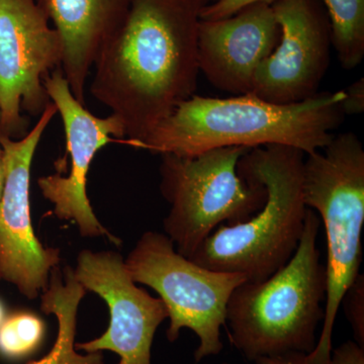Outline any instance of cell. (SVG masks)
Listing matches in <instances>:
<instances>
[{
  "mask_svg": "<svg viewBox=\"0 0 364 364\" xmlns=\"http://www.w3.org/2000/svg\"><path fill=\"white\" fill-rule=\"evenodd\" d=\"M203 0H131L102 43L90 86L93 97L123 124L136 147L184 100L200 74L198 33Z\"/></svg>",
  "mask_w": 364,
  "mask_h": 364,
  "instance_id": "cell-1",
  "label": "cell"
},
{
  "mask_svg": "<svg viewBox=\"0 0 364 364\" xmlns=\"http://www.w3.org/2000/svg\"><path fill=\"white\" fill-rule=\"evenodd\" d=\"M344 90L277 105L248 93L227 98L193 95L136 148L155 154L191 157L224 147L289 146L312 154L331 142L343 122Z\"/></svg>",
  "mask_w": 364,
  "mask_h": 364,
  "instance_id": "cell-2",
  "label": "cell"
},
{
  "mask_svg": "<svg viewBox=\"0 0 364 364\" xmlns=\"http://www.w3.org/2000/svg\"><path fill=\"white\" fill-rule=\"evenodd\" d=\"M305 157L289 146L249 150L238 163V172L263 186L264 205L246 221L218 227L189 260L208 269L239 273L247 282H263L282 269L296 252L305 228Z\"/></svg>",
  "mask_w": 364,
  "mask_h": 364,
  "instance_id": "cell-3",
  "label": "cell"
},
{
  "mask_svg": "<svg viewBox=\"0 0 364 364\" xmlns=\"http://www.w3.org/2000/svg\"><path fill=\"white\" fill-rule=\"evenodd\" d=\"M321 224L315 210L308 208L291 260L263 282H244L230 296V336L248 360L315 349L327 291L326 267L317 248Z\"/></svg>",
  "mask_w": 364,
  "mask_h": 364,
  "instance_id": "cell-4",
  "label": "cell"
},
{
  "mask_svg": "<svg viewBox=\"0 0 364 364\" xmlns=\"http://www.w3.org/2000/svg\"><path fill=\"white\" fill-rule=\"evenodd\" d=\"M303 188L306 208L317 210L324 225L328 253L324 320L308 359L329 364L337 314L363 261L364 149L358 136L339 134L324 149L306 155Z\"/></svg>",
  "mask_w": 364,
  "mask_h": 364,
  "instance_id": "cell-5",
  "label": "cell"
},
{
  "mask_svg": "<svg viewBox=\"0 0 364 364\" xmlns=\"http://www.w3.org/2000/svg\"><path fill=\"white\" fill-rule=\"evenodd\" d=\"M245 147H224L196 156L163 154L160 191L170 205L165 235L191 259L203 241L224 223L246 221L263 207L267 191L239 174Z\"/></svg>",
  "mask_w": 364,
  "mask_h": 364,
  "instance_id": "cell-6",
  "label": "cell"
},
{
  "mask_svg": "<svg viewBox=\"0 0 364 364\" xmlns=\"http://www.w3.org/2000/svg\"><path fill=\"white\" fill-rule=\"evenodd\" d=\"M136 284L150 287L168 310L167 339H178L188 328L200 340L196 363L221 353V328L234 289L247 282L239 273L217 272L183 257L166 235L146 232L124 260Z\"/></svg>",
  "mask_w": 364,
  "mask_h": 364,
  "instance_id": "cell-7",
  "label": "cell"
},
{
  "mask_svg": "<svg viewBox=\"0 0 364 364\" xmlns=\"http://www.w3.org/2000/svg\"><path fill=\"white\" fill-rule=\"evenodd\" d=\"M63 44L38 0H0V136L23 138L51 104L45 78L61 68Z\"/></svg>",
  "mask_w": 364,
  "mask_h": 364,
  "instance_id": "cell-8",
  "label": "cell"
},
{
  "mask_svg": "<svg viewBox=\"0 0 364 364\" xmlns=\"http://www.w3.org/2000/svg\"><path fill=\"white\" fill-rule=\"evenodd\" d=\"M57 114L50 104L23 138L0 136L6 181L0 200V279L14 284L26 298L45 291L51 270L60 262V250L38 240L31 220V167L43 134Z\"/></svg>",
  "mask_w": 364,
  "mask_h": 364,
  "instance_id": "cell-9",
  "label": "cell"
},
{
  "mask_svg": "<svg viewBox=\"0 0 364 364\" xmlns=\"http://www.w3.org/2000/svg\"><path fill=\"white\" fill-rule=\"evenodd\" d=\"M272 9L279 41L256 70L250 93L272 104L303 102L320 92L329 68V20L320 0H282Z\"/></svg>",
  "mask_w": 364,
  "mask_h": 364,
  "instance_id": "cell-10",
  "label": "cell"
},
{
  "mask_svg": "<svg viewBox=\"0 0 364 364\" xmlns=\"http://www.w3.org/2000/svg\"><path fill=\"white\" fill-rule=\"evenodd\" d=\"M73 272L86 291L105 299L111 313L107 331L75 348L86 353L114 352L119 364H151L155 333L169 316L164 301L136 287L121 254L114 251H81Z\"/></svg>",
  "mask_w": 364,
  "mask_h": 364,
  "instance_id": "cell-11",
  "label": "cell"
},
{
  "mask_svg": "<svg viewBox=\"0 0 364 364\" xmlns=\"http://www.w3.org/2000/svg\"><path fill=\"white\" fill-rule=\"evenodd\" d=\"M44 85L63 122L70 169L65 177L58 173L41 177L38 186L42 195L54 205V215L60 220L75 223L83 237H107L119 245V239L100 224L93 212L86 182L98 151L114 142L112 136L124 138L123 124L114 114L98 117L88 112L74 97L61 68L51 72L45 78Z\"/></svg>",
  "mask_w": 364,
  "mask_h": 364,
  "instance_id": "cell-12",
  "label": "cell"
},
{
  "mask_svg": "<svg viewBox=\"0 0 364 364\" xmlns=\"http://www.w3.org/2000/svg\"><path fill=\"white\" fill-rule=\"evenodd\" d=\"M279 37V23L270 4H251L221 20H200V72L219 90L248 95L256 70L272 54Z\"/></svg>",
  "mask_w": 364,
  "mask_h": 364,
  "instance_id": "cell-13",
  "label": "cell"
},
{
  "mask_svg": "<svg viewBox=\"0 0 364 364\" xmlns=\"http://www.w3.org/2000/svg\"><path fill=\"white\" fill-rule=\"evenodd\" d=\"M63 44L61 69L71 92L85 105V85L102 47L131 0H38Z\"/></svg>",
  "mask_w": 364,
  "mask_h": 364,
  "instance_id": "cell-14",
  "label": "cell"
},
{
  "mask_svg": "<svg viewBox=\"0 0 364 364\" xmlns=\"http://www.w3.org/2000/svg\"><path fill=\"white\" fill-rule=\"evenodd\" d=\"M86 289L74 277L70 267L61 272L58 265L51 270L49 284L42 296L41 308L58 321V334L51 351L28 364H105L102 352L78 353L75 348L76 326L79 304Z\"/></svg>",
  "mask_w": 364,
  "mask_h": 364,
  "instance_id": "cell-15",
  "label": "cell"
},
{
  "mask_svg": "<svg viewBox=\"0 0 364 364\" xmlns=\"http://www.w3.org/2000/svg\"><path fill=\"white\" fill-rule=\"evenodd\" d=\"M327 11L333 48L341 66L355 68L364 57V0H321Z\"/></svg>",
  "mask_w": 364,
  "mask_h": 364,
  "instance_id": "cell-16",
  "label": "cell"
},
{
  "mask_svg": "<svg viewBox=\"0 0 364 364\" xmlns=\"http://www.w3.org/2000/svg\"><path fill=\"white\" fill-rule=\"evenodd\" d=\"M44 323L37 316L18 313L0 325V354L21 358L32 353L44 337Z\"/></svg>",
  "mask_w": 364,
  "mask_h": 364,
  "instance_id": "cell-17",
  "label": "cell"
},
{
  "mask_svg": "<svg viewBox=\"0 0 364 364\" xmlns=\"http://www.w3.org/2000/svg\"><path fill=\"white\" fill-rule=\"evenodd\" d=\"M353 331L354 338L364 347V275L356 277L341 301Z\"/></svg>",
  "mask_w": 364,
  "mask_h": 364,
  "instance_id": "cell-18",
  "label": "cell"
},
{
  "mask_svg": "<svg viewBox=\"0 0 364 364\" xmlns=\"http://www.w3.org/2000/svg\"><path fill=\"white\" fill-rule=\"evenodd\" d=\"M282 0H218L213 4L203 6L200 11V20L215 21L231 16L238 13L244 7L254 4H267L272 6L275 2Z\"/></svg>",
  "mask_w": 364,
  "mask_h": 364,
  "instance_id": "cell-19",
  "label": "cell"
},
{
  "mask_svg": "<svg viewBox=\"0 0 364 364\" xmlns=\"http://www.w3.org/2000/svg\"><path fill=\"white\" fill-rule=\"evenodd\" d=\"M342 112L346 116H356L364 112V79H358L344 90Z\"/></svg>",
  "mask_w": 364,
  "mask_h": 364,
  "instance_id": "cell-20",
  "label": "cell"
},
{
  "mask_svg": "<svg viewBox=\"0 0 364 364\" xmlns=\"http://www.w3.org/2000/svg\"><path fill=\"white\" fill-rule=\"evenodd\" d=\"M329 364H364V347L349 340L332 349Z\"/></svg>",
  "mask_w": 364,
  "mask_h": 364,
  "instance_id": "cell-21",
  "label": "cell"
},
{
  "mask_svg": "<svg viewBox=\"0 0 364 364\" xmlns=\"http://www.w3.org/2000/svg\"><path fill=\"white\" fill-rule=\"evenodd\" d=\"M255 364H311L308 354L301 352H289L282 355L261 358L253 361Z\"/></svg>",
  "mask_w": 364,
  "mask_h": 364,
  "instance_id": "cell-22",
  "label": "cell"
},
{
  "mask_svg": "<svg viewBox=\"0 0 364 364\" xmlns=\"http://www.w3.org/2000/svg\"><path fill=\"white\" fill-rule=\"evenodd\" d=\"M4 181H6V171H4V160L0 157V200L4 193Z\"/></svg>",
  "mask_w": 364,
  "mask_h": 364,
  "instance_id": "cell-23",
  "label": "cell"
},
{
  "mask_svg": "<svg viewBox=\"0 0 364 364\" xmlns=\"http://www.w3.org/2000/svg\"><path fill=\"white\" fill-rule=\"evenodd\" d=\"M4 309L2 306L1 303H0V325L4 323V321L6 320V317H4Z\"/></svg>",
  "mask_w": 364,
  "mask_h": 364,
  "instance_id": "cell-24",
  "label": "cell"
},
{
  "mask_svg": "<svg viewBox=\"0 0 364 364\" xmlns=\"http://www.w3.org/2000/svg\"><path fill=\"white\" fill-rule=\"evenodd\" d=\"M203 1L205 2V4H213V2L218 1V0H203Z\"/></svg>",
  "mask_w": 364,
  "mask_h": 364,
  "instance_id": "cell-25",
  "label": "cell"
},
{
  "mask_svg": "<svg viewBox=\"0 0 364 364\" xmlns=\"http://www.w3.org/2000/svg\"><path fill=\"white\" fill-rule=\"evenodd\" d=\"M2 155V150H1V146H0V157H1Z\"/></svg>",
  "mask_w": 364,
  "mask_h": 364,
  "instance_id": "cell-26",
  "label": "cell"
},
{
  "mask_svg": "<svg viewBox=\"0 0 364 364\" xmlns=\"http://www.w3.org/2000/svg\"><path fill=\"white\" fill-rule=\"evenodd\" d=\"M222 364H233V363H222Z\"/></svg>",
  "mask_w": 364,
  "mask_h": 364,
  "instance_id": "cell-27",
  "label": "cell"
}]
</instances>
